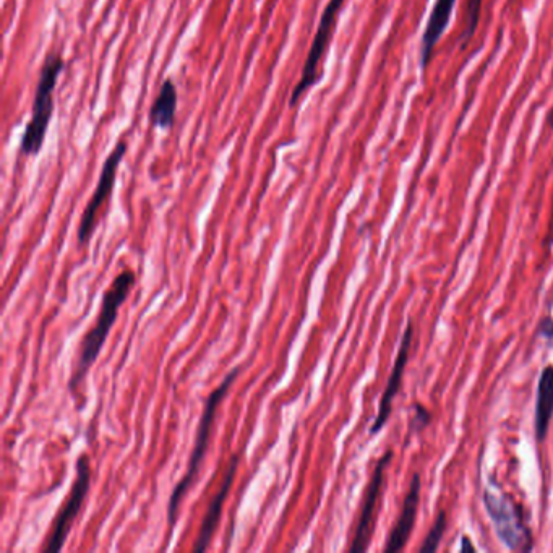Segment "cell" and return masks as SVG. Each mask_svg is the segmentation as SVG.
I'll use <instances>...</instances> for the list:
<instances>
[{"label": "cell", "mask_w": 553, "mask_h": 553, "mask_svg": "<svg viewBox=\"0 0 553 553\" xmlns=\"http://www.w3.org/2000/svg\"><path fill=\"white\" fill-rule=\"evenodd\" d=\"M412 338H414V326L409 322L404 330L403 339H401V346H399L398 356H396L395 367L391 370L390 378L386 383L385 391H383L382 399H380V406H378L377 419L373 422L370 433L380 432L385 427L386 422L390 419L391 409H393V401H395L396 395L399 393L401 383H403L404 369L409 362V352H411Z\"/></svg>", "instance_id": "obj_9"}, {"label": "cell", "mask_w": 553, "mask_h": 553, "mask_svg": "<svg viewBox=\"0 0 553 553\" xmlns=\"http://www.w3.org/2000/svg\"><path fill=\"white\" fill-rule=\"evenodd\" d=\"M553 417V365H547L542 370L537 386L536 399V437L539 442H544L549 433L550 422Z\"/></svg>", "instance_id": "obj_13"}, {"label": "cell", "mask_w": 553, "mask_h": 553, "mask_svg": "<svg viewBox=\"0 0 553 553\" xmlns=\"http://www.w3.org/2000/svg\"><path fill=\"white\" fill-rule=\"evenodd\" d=\"M177 88L172 80H166L150 109V122L156 129L168 130L174 125L177 112Z\"/></svg>", "instance_id": "obj_14"}, {"label": "cell", "mask_w": 553, "mask_h": 553, "mask_svg": "<svg viewBox=\"0 0 553 553\" xmlns=\"http://www.w3.org/2000/svg\"><path fill=\"white\" fill-rule=\"evenodd\" d=\"M393 458V451H388L382 458L378 459L369 487L365 492L364 503H362L361 516L357 521L356 534L352 537L351 552H365L369 549L373 536V524H375V513H377L378 500L382 495L383 482H385V471Z\"/></svg>", "instance_id": "obj_8"}, {"label": "cell", "mask_w": 553, "mask_h": 553, "mask_svg": "<svg viewBox=\"0 0 553 553\" xmlns=\"http://www.w3.org/2000/svg\"><path fill=\"white\" fill-rule=\"evenodd\" d=\"M239 373H241V367L232 369L224 377L221 385L206 399L202 417H200V422H198L195 446H193L192 455H190L189 466H187V471H185L181 481L177 482L176 487L172 490L171 498H169L168 524L171 532L172 529L176 528L182 500H184L187 492L192 489V484L197 481L198 472L202 469L203 459H205L206 451H208V443H210L211 432H213L219 404L223 403L224 398L228 395V391L231 390V386L234 385L236 378L239 377Z\"/></svg>", "instance_id": "obj_2"}, {"label": "cell", "mask_w": 553, "mask_h": 553, "mask_svg": "<svg viewBox=\"0 0 553 553\" xmlns=\"http://www.w3.org/2000/svg\"><path fill=\"white\" fill-rule=\"evenodd\" d=\"M344 4H346V0H330L326 4L320 23H318L317 33L313 36L309 54L305 59L301 78L292 90L291 99H289L291 108H296L297 104L301 103V99L307 95V91L320 82L323 73V57L326 56V51L330 48L331 38L335 35L336 23H338L339 13L343 10Z\"/></svg>", "instance_id": "obj_4"}, {"label": "cell", "mask_w": 553, "mask_h": 553, "mask_svg": "<svg viewBox=\"0 0 553 553\" xmlns=\"http://www.w3.org/2000/svg\"><path fill=\"white\" fill-rule=\"evenodd\" d=\"M446 531V515L445 511H442L438 515L437 521L433 524V528L430 529L429 534L425 537L424 544L421 547V553H432L438 550L440 547V541L443 539V534Z\"/></svg>", "instance_id": "obj_16"}, {"label": "cell", "mask_w": 553, "mask_h": 553, "mask_svg": "<svg viewBox=\"0 0 553 553\" xmlns=\"http://www.w3.org/2000/svg\"><path fill=\"white\" fill-rule=\"evenodd\" d=\"M484 503L497 536L500 537L506 549L511 552L532 550L531 532L524 523L521 508L511 498L497 490L485 489Z\"/></svg>", "instance_id": "obj_5"}, {"label": "cell", "mask_w": 553, "mask_h": 553, "mask_svg": "<svg viewBox=\"0 0 553 553\" xmlns=\"http://www.w3.org/2000/svg\"><path fill=\"white\" fill-rule=\"evenodd\" d=\"M237 468H239V456L236 455L231 459L228 471L224 474L223 482H221V487H219L215 497L211 498L208 510H206L205 516H203L197 541L193 545L195 552H205L210 547L211 539L215 536L219 521H221V511H223L224 502H226V498H228L229 492H231L232 482L236 479Z\"/></svg>", "instance_id": "obj_10"}, {"label": "cell", "mask_w": 553, "mask_h": 553, "mask_svg": "<svg viewBox=\"0 0 553 553\" xmlns=\"http://www.w3.org/2000/svg\"><path fill=\"white\" fill-rule=\"evenodd\" d=\"M421 476L416 474L412 477L409 492L404 500L403 510L396 521L395 528L391 531L388 542H386L385 552L393 553L403 550L411 537L412 529L416 524L417 510H419V500H421Z\"/></svg>", "instance_id": "obj_11"}, {"label": "cell", "mask_w": 553, "mask_h": 553, "mask_svg": "<svg viewBox=\"0 0 553 553\" xmlns=\"http://www.w3.org/2000/svg\"><path fill=\"white\" fill-rule=\"evenodd\" d=\"M456 0H437L433 7L432 15L425 26L422 35L421 65L422 69L429 67L432 61L433 51L438 41L445 35L446 28L450 25L451 15L455 12Z\"/></svg>", "instance_id": "obj_12"}, {"label": "cell", "mask_w": 553, "mask_h": 553, "mask_svg": "<svg viewBox=\"0 0 553 553\" xmlns=\"http://www.w3.org/2000/svg\"><path fill=\"white\" fill-rule=\"evenodd\" d=\"M64 69V59L57 52H51L41 67L31 119L26 124L22 142H20V153L23 156H36L43 150L52 112H54V93Z\"/></svg>", "instance_id": "obj_3"}, {"label": "cell", "mask_w": 553, "mask_h": 553, "mask_svg": "<svg viewBox=\"0 0 553 553\" xmlns=\"http://www.w3.org/2000/svg\"><path fill=\"white\" fill-rule=\"evenodd\" d=\"M135 281H137L135 273L132 270H124L114 278L108 291L104 294L103 304H101L95 326L86 333L85 338L82 339V344H80L77 367L73 370L69 383V390L72 393H77L86 375H88L99 354L103 351L104 343H106V339L111 333L112 326L116 323L122 305L129 299Z\"/></svg>", "instance_id": "obj_1"}, {"label": "cell", "mask_w": 553, "mask_h": 553, "mask_svg": "<svg viewBox=\"0 0 553 553\" xmlns=\"http://www.w3.org/2000/svg\"><path fill=\"white\" fill-rule=\"evenodd\" d=\"M127 150H129L127 143L119 142L114 146L111 155L104 161L103 171L99 174L95 193L91 195L90 202H88L85 211H83L80 226H78V244H80V247H85L88 241H90L91 236H93V232H95L99 210H101L104 202L111 197L112 189H114V184H116L117 171H119V166H121L122 159H124Z\"/></svg>", "instance_id": "obj_7"}, {"label": "cell", "mask_w": 553, "mask_h": 553, "mask_svg": "<svg viewBox=\"0 0 553 553\" xmlns=\"http://www.w3.org/2000/svg\"><path fill=\"white\" fill-rule=\"evenodd\" d=\"M91 464L88 456L82 455L77 461V477L73 481L69 497L65 498L64 505L57 513L56 519L52 521L51 534L46 539L43 550L46 553L59 552L64 547L73 523L78 513L82 510L86 495L90 492Z\"/></svg>", "instance_id": "obj_6"}, {"label": "cell", "mask_w": 553, "mask_h": 553, "mask_svg": "<svg viewBox=\"0 0 553 553\" xmlns=\"http://www.w3.org/2000/svg\"><path fill=\"white\" fill-rule=\"evenodd\" d=\"M482 2L484 0H468L466 5V28L461 35V48H466L471 43L472 36L476 35L479 18H481Z\"/></svg>", "instance_id": "obj_15"}, {"label": "cell", "mask_w": 553, "mask_h": 553, "mask_svg": "<svg viewBox=\"0 0 553 553\" xmlns=\"http://www.w3.org/2000/svg\"><path fill=\"white\" fill-rule=\"evenodd\" d=\"M461 552H476V547L471 544V541H469V537H464L463 539V547H461Z\"/></svg>", "instance_id": "obj_18"}, {"label": "cell", "mask_w": 553, "mask_h": 553, "mask_svg": "<svg viewBox=\"0 0 553 553\" xmlns=\"http://www.w3.org/2000/svg\"><path fill=\"white\" fill-rule=\"evenodd\" d=\"M539 336L547 339V341H553V318H545L539 325Z\"/></svg>", "instance_id": "obj_17"}, {"label": "cell", "mask_w": 553, "mask_h": 553, "mask_svg": "<svg viewBox=\"0 0 553 553\" xmlns=\"http://www.w3.org/2000/svg\"><path fill=\"white\" fill-rule=\"evenodd\" d=\"M549 127L550 129H553V109L552 111H550V114H549Z\"/></svg>", "instance_id": "obj_19"}]
</instances>
